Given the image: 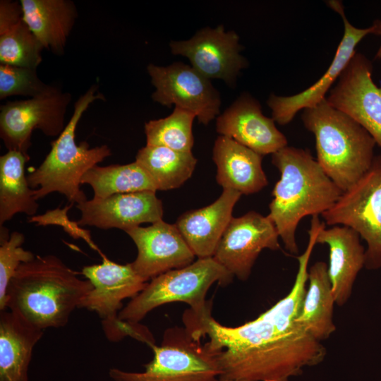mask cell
Instances as JSON below:
<instances>
[{
    "label": "cell",
    "instance_id": "6da1fadb",
    "mask_svg": "<svg viewBox=\"0 0 381 381\" xmlns=\"http://www.w3.org/2000/svg\"><path fill=\"white\" fill-rule=\"evenodd\" d=\"M314 247L297 258L298 267L289 294L257 318L237 327L221 325L210 303L199 313L183 315L185 327L215 356L219 381H288L307 365L321 362L326 349L297 322L306 292L308 262Z\"/></svg>",
    "mask_w": 381,
    "mask_h": 381
},
{
    "label": "cell",
    "instance_id": "7a4b0ae2",
    "mask_svg": "<svg viewBox=\"0 0 381 381\" xmlns=\"http://www.w3.org/2000/svg\"><path fill=\"white\" fill-rule=\"evenodd\" d=\"M92 289L59 258L37 255L18 267L6 294V309L21 314L44 330L66 325ZM5 309V310H6Z\"/></svg>",
    "mask_w": 381,
    "mask_h": 381
},
{
    "label": "cell",
    "instance_id": "3957f363",
    "mask_svg": "<svg viewBox=\"0 0 381 381\" xmlns=\"http://www.w3.org/2000/svg\"><path fill=\"white\" fill-rule=\"evenodd\" d=\"M272 163L279 171L280 179L272 190L267 216L286 250L297 254L296 231L300 221L328 210L343 192L308 150L287 145L272 155Z\"/></svg>",
    "mask_w": 381,
    "mask_h": 381
},
{
    "label": "cell",
    "instance_id": "277c9868",
    "mask_svg": "<svg viewBox=\"0 0 381 381\" xmlns=\"http://www.w3.org/2000/svg\"><path fill=\"white\" fill-rule=\"evenodd\" d=\"M301 118L315 135L318 164L344 192L371 167L375 141L359 123L325 99L304 109Z\"/></svg>",
    "mask_w": 381,
    "mask_h": 381
},
{
    "label": "cell",
    "instance_id": "5b68a950",
    "mask_svg": "<svg viewBox=\"0 0 381 381\" xmlns=\"http://www.w3.org/2000/svg\"><path fill=\"white\" fill-rule=\"evenodd\" d=\"M97 88L93 85L78 98L71 119L57 139L52 142L50 152L42 164L27 176L37 200L57 192L72 204L87 200L80 188L82 177L111 155L106 145L90 148L87 143L77 145L75 140L76 127L83 113L94 101L104 99L101 93L97 92Z\"/></svg>",
    "mask_w": 381,
    "mask_h": 381
},
{
    "label": "cell",
    "instance_id": "8992f818",
    "mask_svg": "<svg viewBox=\"0 0 381 381\" xmlns=\"http://www.w3.org/2000/svg\"><path fill=\"white\" fill-rule=\"evenodd\" d=\"M234 276L212 257L198 258L191 264L166 272L151 279L119 313L120 325H139L148 313L164 304L183 302L196 313L205 310L210 286L229 284Z\"/></svg>",
    "mask_w": 381,
    "mask_h": 381
},
{
    "label": "cell",
    "instance_id": "52a82bcc",
    "mask_svg": "<svg viewBox=\"0 0 381 381\" xmlns=\"http://www.w3.org/2000/svg\"><path fill=\"white\" fill-rule=\"evenodd\" d=\"M153 359L142 372L109 370L114 381H219L217 358L186 327L167 329L160 346H151Z\"/></svg>",
    "mask_w": 381,
    "mask_h": 381
},
{
    "label": "cell",
    "instance_id": "ba28073f",
    "mask_svg": "<svg viewBox=\"0 0 381 381\" xmlns=\"http://www.w3.org/2000/svg\"><path fill=\"white\" fill-rule=\"evenodd\" d=\"M321 215L327 225L356 231L367 243L365 267L381 268V156Z\"/></svg>",
    "mask_w": 381,
    "mask_h": 381
},
{
    "label": "cell",
    "instance_id": "9c48e42d",
    "mask_svg": "<svg viewBox=\"0 0 381 381\" xmlns=\"http://www.w3.org/2000/svg\"><path fill=\"white\" fill-rule=\"evenodd\" d=\"M71 101V93L50 86L36 97L1 105L0 135L8 151L28 155L35 129L48 136H59L66 126L65 114Z\"/></svg>",
    "mask_w": 381,
    "mask_h": 381
},
{
    "label": "cell",
    "instance_id": "30bf717a",
    "mask_svg": "<svg viewBox=\"0 0 381 381\" xmlns=\"http://www.w3.org/2000/svg\"><path fill=\"white\" fill-rule=\"evenodd\" d=\"M82 274L92 289L80 302L78 308L96 313L102 319L106 337L111 341L122 339L118 315L123 301L134 298L148 283L133 269L131 263L112 262L103 256L102 262L83 267Z\"/></svg>",
    "mask_w": 381,
    "mask_h": 381
},
{
    "label": "cell",
    "instance_id": "8fae6325",
    "mask_svg": "<svg viewBox=\"0 0 381 381\" xmlns=\"http://www.w3.org/2000/svg\"><path fill=\"white\" fill-rule=\"evenodd\" d=\"M155 87L152 99L170 107L172 104L195 114L200 123L207 125L219 114V92L191 66L176 62L167 66L149 64L147 68Z\"/></svg>",
    "mask_w": 381,
    "mask_h": 381
},
{
    "label": "cell",
    "instance_id": "7c38bea8",
    "mask_svg": "<svg viewBox=\"0 0 381 381\" xmlns=\"http://www.w3.org/2000/svg\"><path fill=\"white\" fill-rule=\"evenodd\" d=\"M279 233L268 216L250 211L232 217L212 258L233 276L246 281L263 249H280Z\"/></svg>",
    "mask_w": 381,
    "mask_h": 381
},
{
    "label": "cell",
    "instance_id": "4fadbf2b",
    "mask_svg": "<svg viewBox=\"0 0 381 381\" xmlns=\"http://www.w3.org/2000/svg\"><path fill=\"white\" fill-rule=\"evenodd\" d=\"M372 70L370 61L356 52L325 99L359 123L381 148V87L373 82Z\"/></svg>",
    "mask_w": 381,
    "mask_h": 381
},
{
    "label": "cell",
    "instance_id": "5bb4252c",
    "mask_svg": "<svg viewBox=\"0 0 381 381\" xmlns=\"http://www.w3.org/2000/svg\"><path fill=\"white\" fill-rule=\"evenodd\" d=\"M173 54L188 59L191 66L208 79H222L231 85L239 71L246 66L240 54L239 37L234 31H225L223 25L205 28L190 39L172 41Z\"/></svg>",
    "mask_w": 381,
    "mask_h": 381
},
{
    "label": "cell",
    "instance_id": "9a60e30c",
    "mask_svg": "<svg viewBox=\"0 0 381 381\" xmlns=\"http://www.w3.org/2000/svg\"><path fill=\"white\" fill-rule=\"evenodd\" d=\"M125 232L138 250L135 260L131 263L146 281L194 262L195 255L175 224L162 219L149 226H140Z\"/></svg>",
    "mask_w": 381,
    "mask_h": 381
},
{
    "label": "cell",
    "instance_id": "2e32d148",
    "mask_svg": "<svg viewBox=\"0 0 381 381\" xmlns=\"http://www.w3.org/2000/svg\"><path fill=\"white\" fill-rule=\"evenodd\" d=\"M327 4L342 18L344 32L334 59L323 75L313 85L301 92L289 97L271 95L267 104L272 109V118L280 125L289 123L301 109L316 106L326 98L325 95L356 54L358 43L367 35L372 34V25L361 29L353 26L346 18L342 4L338 1Z\"/></svg>",
    "mask_w": 381,
    "mask_h": 381
},
{
    "label": "cell",
    "instance_id": "e0dca14e",
    "mask_svg": "<svg viewBox=\"0 0 381 381\" xmlns=\"http://www.w3.org/2000/svg\"><path fill=\"white\" fill-rule=\"evenodd\" d=\"M81 216L78 225L124 231L144 223L162 219L163 205L156 191L144 190L116 194L106 198H92L76 205Z\"/></svg>",
    "mask_w": 381,
    "mask_h": 381
},
{
    "label": "cell",
    "instance_id": "ac0fdd59",
    "mask_svg": "<svg viewBox=\"0 0 381 381\" xmlns=\"http://www.w3.org/2000/svg\"><path fill=\"white\" fill-rule=\"evenodd\" d=\"M274 122L262 113L258 101L243 95L217 117L216 130L263 156L287 146L286 138Z\"/></svg>",
    "mask_w": 381,
    "mask_h": 381
},
{
    "label": "cell",
    "instance_id": "d6986e66",
    "mask_svg": "<svg viewBox=\"0 0 381 381\" xmlns=\"http://www.w3.org/2000/svg\"><path fill=\"white\" fill-rule=\"evenodd\" d=\"M241 195L236 190L223 189L212 204L188 211L178 218L175 224L195 257L213 256Z\"/></svg>",
    "mask_w": 381,
    "mask_h": 381
},
{
    "label": "cell",
    "instance_id": "ffe728a7",
    "mask_svg": "<svg viewBox=\"0 0 381 381\" xmlns=\"http://www.w3.org/2000/svg\"><path fill=\"white\" fill-rule=\"evenodd\" d=\"M316 241L329 247L328 274L332 293L336 304L344 306L350 298L358 272L365 266V250L360 236L345 226H325Z\"/></svg>",
    "mask_w": 381,
    "mask_h": 381
},
{
    "label": "cell",
    "instance_id": "44dd1931",
    "mask_svg": "<svg viewBox=\"0 0 381 381\" xmlns=\"http://www.w3.org/2000/svg\"><path fill=\"white\" fill-rule=\"evenodd\" d=\"M212 159L217 166V182L223 189L250 195L268 184L262 156L231 138L219 135L216 139Z\"/></svg>",
    "mask_w": 381,
    "mask_h": 381
},
{
    "label": "cell",
    "instance_id": "7402d4cb",
    "mask_svg": "<svg viewBox=\"0 0 381 381\" xmlns=\"http://www.w3.org/2000/svg\"><path fill=\"white\" fill-rule=\"evenodd\" d=\"M43 334L18 312L0 311V381H28L33 349Z\"/></svg>",
    "mask_w": 381,
    "mask_h": 381
},
{
    "label": "cell",
    "instance_id": "603a6c76",
    "mask_svg": "<svg viewBox=\"0 0 381 381\" xmlns=\"http://www.w3.org/2000/svg\"><path fill=\"white\" fill-rule=\"evenodd\" d=\"M23 18L44 49L64 54L75 22L76 6L69 0H20Z\"/></svg>",
    "mask_w": 381,
    "mask_h": 381
},
{
    "label": "cell",
    "instance_id": "cb8c5ba5",
    "mask_svg": "<svg viewBox=\"0 0 381 381\" xmlns=\"http://www.w3.org/2000/svg\"><path fill=\"white\" fill-rule=\"evenodd\" d=\"M44 49L23 18L20 3L0 1V62L37 69Z\"/></svg>",
    "mask_w": 381,
    "mask_h": 381
},
{
    "label": "cell",
    "instance_id": "d4e9b609",
    "mask_svg": "<svg viewBox=\"0 0 381 381\" xmlns=\"http://www.w3.org/2000/svg\"><path fill=\"white\" fill-rule=\"evenodd\" d=\"M306 290L297 322L314 339L322 341L336 330L334 322L335 303L328 274V265L322 261L314 263L308 270Z\"/></svg>",
    "mask_w": 381,
    "mask_h": 381
},
{
    "label": "cell",
    "instance_id": "484cf974",
    "mask_svg": "<svg viewBox=\"0 0 381 381\" xmlns=\"http://www.w3.org/2000/svg\"><path fill=\"white\" fill-rule=\"evenodd\" d=\"M28 155L8 151L0 157V226L18 213L33 217L39 204L25 174Z\"/></svg>",
    "mask_w": 381,
    "mask_h": 381
},
{
    "label": "cell",
    "instance_id": "4316f807",
    "mask_svg": "<svg viewBox=\"0 0 381 381\" xmlns=\"http://www.w3.org/2000/svg\"><path fill=\"white\" fill-rule=\"evenodd\" d=\"M135 162L148 174L157 190L179 188L191 177L197 164L192 152L147 145L138 151Z\"/></svg>",
    "mask_w": 381,
    "mask_h": 381
},
{
    "label": "cell",
    "instance_id": "83f0119b",
    "mask_svg": "<svg viewBox=\"0 0 381 381\" xmlns=\"http://www.w3.org/2000/svg\"><path fill=\"white\" fill-rule=\"evenodd\" d=\"M81 184L91 186L94 198L144 190L157 191L146 171L135 161L127 164L96 165L82 177Z\"/></svg>",
    "mask_w": 381,
    "mask_h": 381
},
{
    "label": "cell",
    "instance_id": "f1b7e54d",
    "mask_svg": "<svg viewBox=\"0 0 381 381\" xmlns=\"http://www.w3.org/2000/svg\"><path fill=\"white\" fill-rule=\"evenodd\" d=\"M195 114L175 107L168 116L145 123L146 145L190 152L194 143L192 126Z\"/></svg>",
    "mask_w": 381,
    "mask_h": 381
},
{
    "label": "cell",
    "instance_id": "f546056e",
    "mask_svg": "<svg viewBox=\"0 0 381 381\" xmlns=\"http://www.w3.org/2000/svg\"><path fill=\"white\" fill-rule=\"evenodd\" d=\"M23 234L13 231L10 235L3 226L0 231V311L6 309V294L8 284L21 264L32 260L35 256L22 245Z\"/></svg>",
    "mask_w": 381,
    "mask_h": 381
},
{
    "label": "cell",
    "instance_id": "4dcf8cb0",
    "mask_svg": "<svg viewBox=\"0 0 381 381\" xmlns=\"http://www.w3.org/2000/svg\"><path fill=\"white\" fill-rule=\"evenodd\" d=\"M50 86L39 78L37 69L0 64L1 99L13 95L34 97L47 91Z\"/></svg>",
    "mask_w": 381,
    "mask_h": 381
},
{
    "label": "cell",
    "instance_id": "1f68e13d",
    "mask_svg": "<svg viewBox=\"0 0 381 381\" xmlns=\"http://www.w3.org/2000/svg\"><path fill=\"white\" fill-rule=\"evenodd\" d=\"M373 30V33L374 35H377L381 36V20H376L374 21L372 25ZM376 59H381V44L380 47L375 55Z\"/></svg>",
    "mask_w": 381,
    "mask_h": 381
}]
</instances>
